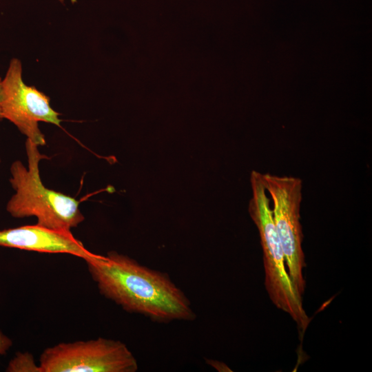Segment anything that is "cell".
<instances>
[{"label":"cell","mask_w":372,"mask_h":372,"mask_svg":"<svg viewBox=\"0 0 372 372\" xmlns=\"http://www.w3.org/2000/svg\"><path fill=\"white\" fill-rule=\"evenodd\" d=\"M85 262L100 293L127 312L158 323L196 318L189 300L167 273L116 251Z\"/></svg>","instance_id":"cell-1"},{"label":"cell","mask_w":372,"mask_h":372,"mask_svg":"<svg viewBox=\"0 0 372 372\" xmlns=\"http://www.w3.org/2000/svg\"><path fill=\"white\" fill-rule=\"evenodd\" d=\"M25 149L28 168L20 161L10 167V183L15 194L7 203V211L14 218L35 216L37 224L45 227L70 231L84 220L79 201L45 187L40 178L39 163L46 156L28 139Z\"/></svg>","instance_id":"cell-2"},{"label":"cell","mask_w":372,"mask_h":372,"mask_svg":"<svg viewBox=\"0 0 372 372\" xmlns=\"http://www.w3.org/2000/svg\"><path fill=\"white\" fill-rule=\"evenodd\" d=\"M250 183L252 196L248 211L260 238L266 290L273 304L288 313L304 333L310 320L303 308L302 296L293 287L287 271L285 256L270 207V199L263 185L261 173L253 170Z\"/></svg>","instance_id":"cell-3"},{"label":"cell","mask_w":372,"mask_h":372,"mask_svg":"<svg viewBox=\"0 0 372 372\" xmlns=\"http://www.w3.org/2000/svg\"><path fill=\"white\" fill-rule=\"evenodd\" d=\"M262 181L272 203V215L280 241L287 271L293 287L302 296L305 281L303 233L300 224L302 181L294 176L261 174Z\"/></svg>","instance_id":"cell-4"},{"label":"cell","mask_w":372,"mask_h":372,"mask_svg":"<svg viewBox=\"0 0 372 372\" xmlns=\"http://www.w3.org/2000/svg\"><path fill=\"white\" fill-rule=\"evenodd\" d=\"M39 366L41 372H136L138 368L125 343L101 337L48 347Z\"/></svg>","instance_id":"cell-5"},{"label":"cell","mask_w":372,"mask_h":372,"mask_svg":"<svg viewBox=\"0 0 372 372\" xmlns=\"http://www.w3.org/2000/svg\"><path fill=\"white\" fill-rule=\"evenodd\" d=\"M1 111L3 118L12 123L37 145L45 139L38 123L43 121L60 126L59 113L50 105V99L34 87L27 85L22 78V64L12 58L1 81Z\"/></svg>","instance_id":"cell-6"},{"label":"cell","mask_w":372,"mask_h":372,"mask_svg":"<svg viewBox=\"0 0 372 372\" xmlns=\"http://www.w3.org/2000/svg\"><path fill=\"white\" fill-rule=\"evenodd\" d=\"M0 247L49 254H68L85 261L98 256L87 250L70 231L37 224L0 229Z\"/></svg>","instance_id":"cell-7"},{"label":"cell","mask_w":372,"mask_h":372,"mask_svg":"<svg viewBox=\"0 0 372 372\" xmlns=\"http://www.w3.org/2000/svg\"><path fill=\"white\" fill-rule=\"evenodd\" d=\"M6 371L11 372H41L39 363L36 364L33 355L28 352H18L10 362Z\"/></svg>","instance_id":"cell-8"},{"label":"cell","mask_w":372,"mask_h":372,"mask_svg":"<svg viewBox=\"0 0 372 372\" xmlns=\"http://www.w3.org/2000/svg\"><path fill=\"white\" fill-rule=\"evenodd\" d=\"M12 345V340L0 331V355H5Z\"/></svg>","instance_id":"cell-9"},{"label":"cell","mask_w":372,"mask_h":372,"mask_svg":"<svg viewBox=\"0 0 372 372\" xmlns=\"http://www.w3.org/2000/svg\"><path fill=\"white\" fill-rule=\"evenodd\" d=\"M1 81L2 79L0 77V121H1L3 118L1 111Z\"/></svg>","instance_id":"cell-10"},{"label":"cell","mask_w":372,"mask_h":372,"mask_svg":"<svg viewBox=\"0 0 372 372\" xmlns=\"http://www.w3.org/2000/svg\"><path fill=\"white\" fill-rule=\"evenodd\" d=\"M61 3H63L64 0H59Z\"/></svg>","instance_id":"cell-11"},{"label":"cell","mask_w":372,"mask_h":372,"mask_svg":"<svg viewBox=\"0 0 372 372\" xmlns=\"http://www.w3.org/2000/svg\"><path fill=\"white\" fill-rule=\"evenodd\" d=\"M0 162H1V160H0Z\"/></svg>","instance_id":"cell-12"}]
</instances>
